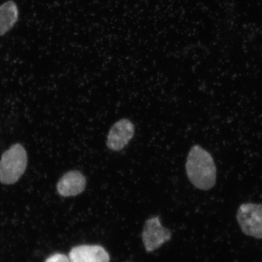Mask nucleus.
Listing matches in <instances>:
<instances>
[{"instance_id": "f257e3e1", "label": "nucleus", "mask_w": 262, "mask_h": 262, "mask_svg": "<svg viewBox=\"0 0 262 262\" xmlns=\"http://www.w3.org/2000/svg\"><path fill=\"white\" fill-rule=\"evenodd\" d=\"M186 173L196 188L209 190L214 187L217 169L210 153L201 146L195 145L190 149L186 163Z\"/></svg>"}, {"instance_id": "f03ea898", "label": "nucleus", "mask_w": 262, "mask_h": 262, "mask_svg": "<svg viewBox=\"0 0 262 262\" xmlns=\"http://www.w3.org/2000/svg\"><path fill=\"white\" fill-rule=\"evenodd\" d=\"M27 164L25 147L19 143L12 145L0 160V182L6 185L14 184L24 174Z\"/></svg>"}, {"instance_id": "7ed1b4c3", "label": "nucleus", "mask_w": 262, "mask_h": 262, "mask_svg": "<svg viewBox=\"0 0 262 262\" xmlns=\"http://www.w3.org/2000/svg\"><path fill=\"white\" fill-rule=\"evenodd\" d=\"M237 220L245 234L262 239V205L242 204L238 209Z\"/></svg>"}, {"instance_id": "20e7f679", "label": "nucleus", "mask_w": 262, "mask_h": 262, "mask_svg": "<svg viewBox=\"0 0 262 262\" xmlns=\"http://www.w3.org/2000/svg\"><path fill=\"white\" fill-rule=\"evenodd\" d=\"M135 133V126L130 120L122 119L115 123L108 133L106 145L110 150L119 151L124 148Z\"/></svg>"}, {"instance_id": "39448f33", "label": "nucleus", "mask_w": 262, "mask_h": 262, "mask_svg": "<svg viewBox=\"0 0 262 262\" xmlns=\"http://www.w3.org/2000/svg\"><path fill=\"white\" fill-rule=\"evenodd\" d=\"M171 237V231L162 227L159 217H153L146 222L142 238L146 251L157 250Z\"/></svg>"}, {"instance_id": "423d86ee", "label": "nucleus", "mask_w": 262, "mask_h": 262, "mask_svg": "<svg viewBox=\"0 0 262 262\" xmlns=\"http://www.w3.org/2000/svg\"><path fill=\"white\" fill-rule=\"evenodd\" d=\"M71 262H110L109 254L100 245H80L72 249Z\"/></svg>"}, {"instance_id": "0eeeda50", "label": "nucleus", "mask_w": 262, "mask_h": 262, "mask_svg": "<svg viewBox=\"0 0 262 262\" xmlns=\"http://www.w3.org/2000/svg\"><path fill=\"white\" fill-rule=\"evenodd\" d=\"M84 176L78 171H71L62 177L57 185L59 194L63 196H75L80 194L86 187Z\"/></svg>"}, {"instance_id": "6e6552de", "label": "nucleus", "mask_w": 262, "mask_h": 262, "mask_svg": "<svg viewBox=\"0 0 262 262\" xmlns=\"http://www.w3.org/2000/svg\"><path fill=\"white\" fill-rule=\"evenodd\" d=\"M18 19V9L14 2L8 1L0 6V36L11 30Z\"/></svg>"}, {"instance_id": "1a4fd4ad", "label": "nucleus", "mask_w": 262, "mask_h": 262, "mask_svg": "<svg viewBox=\"0 0 262 262\" xmlns=\"http://www.w3.org/2000/svg\"><path fill=\"white\" fill-rule=\"evenodd\" d=\"M45 262H71V260L67 255L57 253L48 257Z\"/></svg>"}]
</instances>
